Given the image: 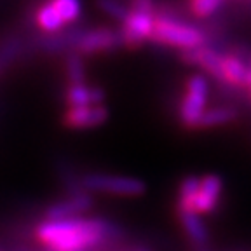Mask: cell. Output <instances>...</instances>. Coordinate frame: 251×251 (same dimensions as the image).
Segmentation results:
<instances>
[{
    "label": "cell",
    "instance_id": "obj_8",
    "mask_svg": "<svg viewBox=\"0 0 251 251\" xmlns=\"http://www.w3.org/2000/svg\"><path fill=\"white\" fill-rule=\"evenodd\" d=\"M110 117V110L106 105L82 106V108H67L61 115V124L67 129L84 131L94 129L103 126Z\"/></svg>",
    "mask_w": 251,
    "mask_h": 251
},
{
    "label": "cell",
    "instance_id": "obj_22",
    "mask_svg": "<svg viewBox=\"0 0 251 251\" xmlns=\"http://www.w3.org/2000/svg\"><path fill=\"white\" fill-rule=\"evenodd\" d=\"M246 91H248V96H250V101H251V56H250V61H248V80H246Z\"/></svg>",
    "mask_w": 251,
    "mask_h": 251
},
{
    "label": "cell",
    "instance_id": "obj_25",
    "mask_svg": "<svg viewBox=\"0 0 251 251\" xmlns=\"http://www.w3.org/2000/svg\"><path fill=\"white\" fill-rule=\"evenodd\" d=\"M2 70H4V68H2V65H0V74H2Z\"/></svg>",
    "mask_w": 251,
    "mask_h": 251
},
{
    "label": "cell",
    "instance_id": "obj_10",
    "mask_svg": "<svg viewBox=\"0 0 251 251\" xmlns=\"http://www.w3.org/2000/svg\"><path fill=\"white\" fill-rule=\"evenodd\" d=\"M224 194V180L218 175H206L201 176L197 196L194 201V213L199 216L209 215L216 209Z\"/></svg>",
    "mask_w": 251,
    "mask_h": 251
},
{
    "label": "cell",
    "instance_id": "obj_16",
    "mask_svg": "<svg viewBox=\"0 0 251 251\" xmlns=\"http://www.w3.org/2000/svg\"><path fill=\"white\" fill-rule=\"evenodd\" d=\"M239 112L234 106H213V108H206L202 117L197 122L196 129H213V127H222L237 119Z\"/></svg>",
    "mask_w": 251,
    "mask_h": 251
},
{
    "label": "cell",
    "instance_id": "obj_7",
    "mask_svg": "<svg viewBox=\"0 0 251 251\" xmlns=\"http://www.w3.org/2000/svg\"><path fill=\"white\" fill-rule=\"evenodd\" d=\"M155 16L157 14H149V12L129 9V14H127L124 23H121V30H119L121 46L129 47V49H138L145 40H150Z\"/></svg>",
    "mask_w": 251,
    "mask_h": 251
},
{
    "label": "cell",
    "instance_id": "obj_15",
    "mask_svg": "<svg viewBox=\"0 0 251 251\" xmlns=\"http://www.w3.org/2000/svg\"><path fill=\"white\" fill-rule=\"evenodd\" d=\"M248 80V65L234 54H224L222 61V82L230 84L234 87H243L246 89Z\"/></svg>",
    "mask_w": 251,
    "mask_h": 251
},
{
    "label": "cell",
    "instance_id": "obj_26",
    "mask_svg": "<svg viewBox=\"0 0 251 251\" xmlns=\"http://www.w3.org/2000/svg\"><path fill=\"white\" fill-rule=\"evenodd\" d=\"M93 251H94V250H93Z\"/></svg>",
    "mask_w": 251,
    "mask_h": 251
},
{
    "label": "cell",
    "instance_id": "obj_5",
    "mask_svg": "<svg viewBox=\"0 0 251 251\" xmlns=\"http://www.w3.org/2000/svg\"><path fill=\"white\" fill-rule=\"evenodd\" d=\"M82 14V5L75 0H54L37 7L33 20L35 25L47 35L65 30L67 25H72Z\"/></svg>",
    "mask_w": 251,
    "mask_h": 251
},
{
    "label": "cell",
    "instance_id": "obj_1",
    "mask_svg": "<svg viewBox=\"0 0 251 251\" xmlns=\"http://www.w3.org/2000/svg\"><path fill=\"white\" fill-rule=\"evenodd\" d=\"M35 239L44 251H93L121 239L122 228L106 218L80 216L65 222H46L35 227Z\"/></svg>",
    "mask_w": 251,
    "mask_h": 251
},
{
    "label": "cell",
    "instance_id": "obj_24",
    "mask_svg": "<svg viewBox=\"0 0 251 251\" xmlns=\"http://www.w3.org/2000/svg\"><path fill=\"white\" fill-rule=\"evenodd\" d=\"M133 251H149V250H145V248H138V250H133Z\"/></svg>",
    "mask_w": 251,
    "mask_h": 251
},
{
    "label": "cell",
    "instance_id": "obj_3",
    "mask_svg": "<svg viewBox=\"0 0 251 251\" xmlns=\"http://www.w3.org/2000/svg\"><path fill=\"white\" fill-rule=\"evenodd\" d=\"M80 185L91 196L106 194L117 197H141L149 188L143 178L112 173H86L80 176Z\"/></svg>",
    "mask_w": 251,
    "mask_h": 251
},
{
    "label": "cell",
    "instance_id": "obj_18",
    "mask_svg": "<svg viewBox=\"0 0 251 251\" xmlns=\"http://www.w3.org/2000/svg\"><path fill=\"white\" fill-rule=\"evenodd\" d=\"M65 77H67L68 86L86 84V61H84V56L78 54L77 51H70L65 56Z\"/></svg>",
    "mask_w": 251,
    "mask_h": 251
},
{
    "label": "cell",
    "instance_id": "obj_11",
    "mask_svg": "<svg viewBox=\"0 0 251 251\" xmlns=\"http://www.w3.org/2000/svg\"><path fill=\"white\" fill-rule=\"evenodd\" d=\"M181 59L192 67H199L208 75H211L215 80L222 82V61H224V54L211 47H199V49H192V51H183L181 52Z\"/></svg>",
    "mask_w": 251,
    "mask_h": 251
},
{
    "label": "cell",
    "instance_id": "obj_19",
    "mask_svg": "<svg viewBox=\"0 0 251 251\" xmlns=\"http://www.w3.org/2000/svg\"><path fill=\"white\" fill-rule=\"evenodd\" d=\"M98 9H101L108 18L119 21V23H124L127 14H129V5L115 2V0H101V2H98Z\"/></svg>",
    "mask_w": 251,
    "mask_h": 251
},
{
    "label": "cell",
    "instance_id": "obj_2",
    "mask_svg": "<svg viewBox=\"0 0 251 251\" xmlns=\"http://www.w3.org/2000/svg\"><path fill=\"white\" fill-rule=\"evenodd\" d=\"M150 40L162 44V46L176 47V49H181V52L206 46L204 31H201L194 25L185 23V21L166 14L155 16Z\"/></svg>",
    "mask_w": 251,
    "mask_h": 251
},
{
    "label": "cell",
    "instance_id": "obj_6",
    "mask_svg": "<svg viewBox=\"0 0 251 251\" xmlns=\"http://www.w3.org/2000/svg\"><path fill=\"white\" fill-rule=\"evenodd\" d=\"M94 208V197L89 192L68 194V197L49 204L44 211L46 222H65V220L80 218Z\"/></svg>",
    "mask_w": 251,
    "mask_h": 251
},
{
    "label": "cell",
    "instance_id": "obj_14",
    "mask_svg": "<svg viewBox=\"0 0 251 251\" xmlns=\"http://www.w3.org/2000/svg\"><path fill=\"white\" fill-rule=\"evenodd\" d=\"M178 220H180V225L183 228L185 235L196 250L208 248L209 230L199 215H196V213H178Z\"/></svg>",
    "mask_w": 251,
    "mask_h": 251
},
{
    "label": "cell",
    "instance_id": "obj_9",
    "mask_svg": "<svg viewBox=\"0 0 251 251\" xmlns=\"http://www.w3.org/2000/svg\"><path fill=\"white\" fill-rule=\"evenodd\" d=\"M119 46H121L119 31L108 30V28H94V30H84L75 51L82 56H91L112 51Z\"/></svg>",
    "mask_w": 251,
    "mask_h": 251
},
{
    "label": "cell",
    "instance_id": "obj_20",
    "mask_svg": "<svg viewBox=\"0 0 251 251\" xmlns=\"http://www.w3.org/2000/svg\"><path fill=\"white\" fill-rule=\"evenodd\" d=\"M222 7H224V2L220 0H192L188 4V9L196 18H209Z\"/></svg>",
    "mask_w": 251,
    "mask_h": 251
},
{
    "label": "cell",
    "instance_id": "obj_21",
    "mask_svg": "<svg viewBox=\"0 0 251 251\" xmlns=\"http://www.w3.org/2000/svg\"><path fill=\"white\" fill-rule=\"evenodd\" d=\"M23 51V42L20 39H11L0 46V65L2 68L11 65Z\"/></svg>",
    "mask_w": 251,
    "mask_h": 251
},
{
    "label": "cell",
    "instance_id": "obj_12",
    "mask_svg": "<svg viewBox=\"0 0 251 251\" xmlns=\"http://www.w3.org/2000/svg\"><path fill=\"white\" fill-rule=\"evenodd\" d=\"M106 93L100 86L91 84H78L68 86L65 89V103L67 108H82V106H98L105 105Z\"/></svg>",
    "mask_w": 251,
    "mask_h": 251
},
{
    "label": "cell",
    "instance_id": "obj_13",
    "mask_svg": "<svg viewBox=\"0 0 251 251\" xmlns=\"http://www.w3.org/2000/svg\"><path fill=\"white\" fill-rule=\"evenodd\" d=\"M82 33L84 30H80V28H65L58 33L46 35L40 40L39 46L46 52H70L75 51Z\"/></svg>",
    "mask_w": 251,
    "mask_h": 251
},
{
    "label": "cell",
    "instance_id": "obj_4",
    "mask_svg": "<svg viewBox=\"0 0 251 251\" xmlns=\"http://www.w3.org/2000/svg\"><path fill=\"white\" fill-rule=\"evenodd\" d=\"M209 100V82L202 74H194L185 82L183 98H181L178 117L183 127L196 129L197 122L206 112Z\"/></svg>",
    "mask_w": 251,
    "mask_h": 251
},
{
    "label": "cell",
    "instance_id": "obj_23",
    "mask_svg": "<svg viewBox=\"0 0 251 251\" xmlns=\"http://www.w3.org/2000/svg\"><path fill=\"white\" fill-rule=\"evenodd\" d=\"M196 251H211V250H208V248H201V250H196Z\"/></svg>",
    "mask_w": 251,
    "mask_h": 251
},
{
    "label": "cell",
    "instance_id": "obj_17",
    "mask_svg": "<svg viewBox=\"0 0 251 251\" xmlns=\"http://www.w3.org/2000/svg\"><path fill=\"white\" fill-rule=\"evenodd\" d=\"M201 176L188 175L180 181L176 194V211L178 213H194V201L197 196Z\"/></svg>",
    "mask_w": 251,
    "mask_h": 251
}]
</instances>
